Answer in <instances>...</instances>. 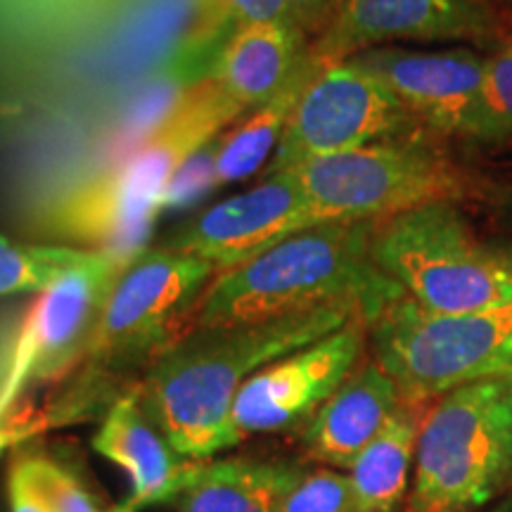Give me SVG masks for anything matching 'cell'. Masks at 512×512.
Wrapping results in <instances>:
<instances>
[{"label": "cell", "mask_w": 512, "mask_h": 512, "mask_svg": "<svg viewBox=\"0 0 512 512\" xmlns=\"http://www.w3.org/2000/svg\"><path fill=\"white\" fill-rule=\"evenodd\" d=\"M354 318H363L356 306L330 304L280 318L192 330L147 368L138 382L140 401L178 456L211 460L233 448L230 411L249 377Z\"/></svg>", "instance_id": "obj_1"}, {"label": "cell", "mask_w": 512, "mask_h": 512, "mask_svg": "<svg viewBox=\"0 0 512 512\" xmlns=\"http://www.w3.org/2000/svg\"><path fill=\"white\" fill-rule=\"evenodd\" d=\"M375 226L377 221L320 223L247 264L216 273L190 311L185 335L330 304L356 306L370 328L406 294L375 264Z\"/></svg>", "instance_id": "obj_2"}, {"label": "cell", "mask_w": 512, "mask_h": 512, "mask_svg": "<svg viewBox=\"0 0 512 512\" xmlns=\"http://www.w3.org/2000/svg\"><path fill=\"white\" fill-rule=\"evenodd\" d=\"M216 268L192 254L145 247L128 261L102 306L72 389L48 408L50 425L86 418L117 389V377L147 368L178 342Z\"/></svg>", "instance_id": "obj_3"}, {"label": "cell", "mask_w": 512, "mask_h": 512, "mask_svg": "<svg viewBox=\"0 0 512 512\" xmlns=\"http://www.w3.org/2000/svg\"><path fill=\"white\" fill-rule=\"evenodd\" d=\"M512 482V394L489 377L422 415L406 512H477Z\"/></svg>", "instance_id": "obj_4"}, {"label": "cell", "mask_w": 512, "mask_h": 512, "mask_svg": "<svg viewBox=\"0 0 512 512\" xmlns=\"http://www.w3.org/2000/svg\"><path fill=\"white\" fill-rule=\"evenodd\" d=\"M373 259L430 311L512 304V245L477 235L456 204H430L377 221Z\"/></svg>", "instance_id": "obj_5"}, {"label": "cell", "mask_w": 512, "mask_h": 512, "mask_svg": "<svg viewBox=\"0 0 512 512\" xmlns=\"http://www.w3.org/2000/svg\"><path fill=\"white\" fill-rule=\"evenodd\" d=\"M292 171L318 219L387 221L430 204L475 197L479 183L425 131L316 157Z\"/></svg>", "instance_id": "obj_6"}, {"label": "cell", "mask_w": 512, "mask_h": 512, "mask_svg": "<svg viewBox=\"0 0 512 512\" xmlns=\"http://www.w3.org/2000/svg\"><path fill=\"white\" fill-rule=\"evenodd\" d=\"M368 342L401 399L427 406L465 384L503 375L512 361V304L439 313L403 294L370 323Z\"/></svg>", "instance_id": "obj_7"}, {"label": "cell", "mask_w": 512, "mask_h": 512, "mask_svg": "<svg viewBox=\"0 0 512 512\" xmlns=\"http://www.w3.org/2000/svg\"><path fill=\"white\" fill-rule=\"evenodd\" d=\"M418 131L425 128L366 64L356 57L323 62L299 98L264 176Z\"/></svg>", "instance_id": "obj_8"}, {"label": "cell", "mask_w": 512, "mask_h": 512, "mask_svg": "<svg viewBox=\"0 0 512 512\" xmlns=\"http://www.w3.org/2000/svg\"><path fill=\"white\" fill-rule=\"evenodd\" d=\"M136 254L110 252L100 264L67 273L38 294L19 325L0 384V415L15 406L24 389L62 380L81 366L102 306Z\"/></svg>", "instance_id": "obj_9"}, {"label": "cell", "mask_w": 512, "mask_h": 512, "mask_svg": "<svg viewBox=\"0 0 512 512\" xmlns=\"http://www.w3.org/2000/svg\"><path fill=\"white\" fill-rule=\"evenodd\" d=\"M366 344L368 323L354 318L332 335L268 363L249 377L230 411L233 446L256 434L302 430L363 361Z\"/></svg>", "instance_id": "obj_10"}, {"label": "cell", "mask_w": 512, "mask_h": 512, "mask_svg": "<svg viewBox=\"0 0 512 512\" xmlns=\"http://www.w3.org/2000/svg\"><path fill=\"white\" fill-rule=\"evenodd\" d=\"M320 223L292 171H278L230 200L211 204L176 228L162 247L209 261L221 273Z\"/></svg>", "instance_id": "obj_11"}, {"label": "cell", "mask_w": 512, "mask_h": 512, "mask_svg": "<svg viewBox=\"0 0 512 512\" xmlns=\"http://www.w3.org/2000/svg\"><path fill=\"white\" fill-rule=\"evenodd\" d=\"M494 17L479 0H332L313 53L323 62L399 41L486 43Z\"/></svg>", "instance_id": "obj_12"}, {"label": "cell", "mask_w": 512, "mask_h": 512, "mask_svg": "<svg viewBox=\"0 0 512 512\" xmlns=\"http://www.w3.org/2000/svg\"><path fill=\"white\" fill-rule=\"evenodd\" d=\"M392 88L420 128L434 136L479 138L484 57L467 48L384 46L351 55Z\"/></svg>", "instance_id": "obj_13"}, {"label": "cell", "mask_w": 512, "mask_h": 512, "mask_svg": "<svg viewBox=\"0 0 512 512\" xmlns=\"http://www.w3.org/2000/svg\"><path fill=\"white\" fill-rule=\"evenodd\" d=\"M159 204L140 192L117 166L64 190L43 214V228L72 247L133 254L145 249Z\"/></svg>", "instance_id": "obj_14"}, {"label": "cell", "mask_w": 512, "mask_h": 512, "mask_svg": "<svg viewBox=\"0 0 512 512\" xmlns=\"http://www.w3.org/2000/svg\"><path fill=\"white\" fill-rule=\"evenodd\" d=\"M240 117H245V112L207 76L185 88L155 131L112 166L124 171L128 181L162 209L164 190L176 171L204 147L216 143Z\"/></svg>", "instance_id": "obj_15"}, {"label": "cell", "mask_w": 512, "mask_h": 512, "mask_svg": "<svg viewBox=\"0 0 512 512\" xmlns=\"http://www.w3.org/2000/svg\"><path fill=\"white\" fill-rule=\"evenodd\" d=\"M401 401L392 377L373 356H363L335 394L299 430L306 458L332 470H349Z\"/></svg>", "instance_id": "obj_16"}, {"label": "cell", "mask_w": 512, "mask_h": 512, "mask_svg": "<svg viewBox=\"0 0 512 512\" xmlns=\"http://www.w3.org/2000/svg\"><path fill=\"white\" fill-rule=\"evenodd\" d=\"M93 448L131 479V498L147 505L176 501L197 477L204 460L178 456L140 401V389L121 394L105 411Z\"/></svg>", "instance_id": "obj_17"}, {"label": "cell", "mask_w": 512, "mask_h": 512, "mask_svg": "<svg viewBox=\"0 0 512 512\" xmlns=\"http://www.w3.org/2000/svg\"><path fill=\"white\" fill-rule=\"evenodd\" d=\"M311 46V36L292 24H240L221 38L209 79L247 114L290 79Z\"/></svg>", "instance_id": "obj_18"}, {"label": "cell", "mask_w": 512, "mask_h": 512, "mask_svg": "<svg viewBox=\"0 0 512 512\" xmlns=\"http://www.w3.org/2000/svg\"><path fill=\"white\" fill-rule=\"evenodd\" d=\"M304 467L287 460H204L192 484L176 498V512H278Z\"/></svg>", "instance_id": "obj_19"}, {"label": "cell", "mask_w": 512, "mask_h": 512, "mask_svg": "<svg viewBox=\"0 0 512 512\" xmlns=\"http://www.w3.org/2000/svg\"><path fill=\"white\" fill-rule=\"evenodd\" d=\"M323 60L309 50L302 64L266 102L238 119L216 140V185H226L266 171L283 140L299 98L306 91Z\"/></svg>", "instance_id": "obj_20"}, {"label": "cell", "mask_w": 512, "mask_h": 512, "mask_svg": "<svg viewBox=\"0 0 512 512\" xmlns=\"http://www.w3.org/2000/svg\"><path fill=\"white\" fill-rule=\"evenodd\" d=\"M425 411L422 403L401 401L380 434L349 467L356 512H396L406 501Z\"/></svg>", "instance_id": "obj_21"}, {"label": "cell", "mask_w": 512, "mask_h": 512, "mask_svg": "<svg viewBox=\"0 0 512 512\" xmlns=\"http://www.w3.org/2000/svg\"><path fill=\"white\" fill-rule=\"evenodd\" d=\"M107 254L72 245H31L0 235V297L41 294L67 273L100 264Z\"/></svg>", "instance_id": "obj_22"}, {"label": "cell", "mask_w": 512, "mask_h": 512, "mask_svg": "<svg viewBox=\"0 0 512 512\" xmlns=\"http://www.w3.org/2000/svg\"><path fill=\"white\" fill-rule=\"evenodd\" d=\"M204 34L202 38L226 36L240 24L285 22L320 34L328 22L332 0H202Z\"/></svg>", "instance_id": "obj_23"}, {"label": "cell", "mask_w": 512, "mask_h": 512, "mask_svg": "<svg viewBox=\"0 0 512 512\" xmlns=\"http://www.w3.org/2000/svg\"><path fill=\"white\" fill-rule=\"evenodd\" d=\"M477 140L512 143V34L484 57Z\"/></svg>", "instance_id": "obj_24"}, {"label": "cell", "mask_w": 512, "mask_h": 512, "mask_svg": "<svg viewBox=\"0 0 512 512\" xmlns=\"http://www.w3.org/2000/svg\"><path fill=\"white\" fill-rule=\"evenodd\" d=\"M15 463L22 467L50 512H105L95 503L91 491L81 484V479L60 460L46 453L24 451L15 456Z\"/></svg>", "instance_id": "obj_25"}, {"label": "cell", "mask_w": 512, "mask_h": 512, "mask_svg": "<svg viewBox=\"0 0 512 512\" xmlns=\"http://www.w3.org/2000/svg\"><path fill=\"white\" fill-rule=\"evenodd\" d=\"M278 512H356L349 472L332 467L304 470L280 501Z\"/></svg>", "instance_id": "obj_26"}, {"label": "cell", "mask_w": 512, "mask_h": 512, "mask_svg": "<svg viewBox=\"0 0 512 512\" xmlns=\"http://www.w3.org/2000/svg\"><path fill=\"white\" fill-rule=\"evenodd\" d=\"M211 188H216V143L204 147L176 171L164 190L162 211L190 207Z\"/></svg>", "instance_id": "obj_27"}, {"label": "cell", "mask_w": 512, "mask_h": 512, "mask_svg": "<svg viewBox=\"0 0 512 512\" xmlns=\"http://www.w3.org/2000/svg\"><path fill=\"white\" fill-rule=\"evenodd\" d=\"M50 418L46 411H34L29 406H12L8 413L0 415V456L12 446L24 444L36 434L50 430Z\"/></svg>", "instance_id": "obj_28"}, {"label": "cell", "mask_w": 512, "mask_h": 512, "mask_svg": "<svg viewBox=\"0 0 512 512\" xmlns=\"http://www.w3.org/2000/svg\"><path fill=\"white\" fill-rule=\"evenodd\" d=\"M8 494H10L12 512H50L46 501L38 496L34 484L29 482V477L24 475V470L15 463V460H12V467H10Z\"/></svg>", "instance_id": "obj_29"}, {"label": "cell", "mask_w": 512, "mask_h": 512, "mask_svg": "<svg viewBox=\"0 0 512 512\" xmlns=\"http://www.w3.org/2000/svg\"><path fill=\"white\" fill-rule=\"evenodd\" d=\"M498 207H501V214H503L505 223L512 226V190L505 192V195L501 197V202H498Z\"/></svg>", "instance_id": "obj_30"}, {"label": "cell", "mask_w": 512, "mask_h": 512, "mask_svg": "<svg viewBox=\"0 0 512 512\" xmlns=\"http://www.w3.org/2000/svg\"><path fill=\"white\" fill-rule=\"evenodd\" d=\"M138 510H143V505H140L136 498H128V501L119 503L117 508H112V510H107V512H138Z\"/></svg>", "instance_id": "obj_31"}, {"label": "cell", "mask_w": 512, "mask_h": 512, "mask_svg": "<svg viewBox=\"0 0 512 512\" xmlns=\"http://www.w3.org/2000/svg\"><path fill=\"white\" fill-rule=\"evenodd\" d=\"M489 512H512V496L503 498V501H501V503H496L494 508H491Z\"/></svg>", "instance_id": "obj_32"}, {"label": "cell", "mask_w": 512, "mask_h": 512, "mask_svg": "<svg viewBox=\"0 0 512 512\" xmlns=\"http://www.w3.org/2000/svg\"><path fill=\"white\" fill-rule=\"evenodd\" d=\"M498 377H503V382L508 384V389H510V394H512V361H510V366L503 370V375H498Z\"/></svg>", "instance_id": "obj_33"}]
</instances>
